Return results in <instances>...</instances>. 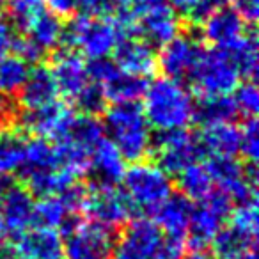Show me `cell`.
I'll list each match as a JSON object with an SVG mask.
<instances>
[{
  "label": "cell",
  "mask_w": 259,
  "mask_h": 259,
  "mask_svg": "<svg viewBox=\"0 0 259 259\" xmlns=\"http://www.w3.org/2000/svg\"><path fill=\"white\" fill-rule=\"evenodd\" d=\"M194 98L181 80L156 78L146 87L142 110L149 126L158 132L183 130L194 119Z\"/></svg>",
  "instance_id": "6da1fadb"
},
{
  "label": "cell",
  "mask_w": 259,
  "mask_h": 259,
  "mask_svg": "<svg viewBox=\"0 0 259 259\" xmlns=\"http://www.w3.org/2000/svg\"><path fill=\"white\" fill-rule=\"evenodd\" d=\"M103 130L108 141L115 146L124 160L142 162L151 153V126L137 101L115 103L105 112Z\"/></svg>",
  "instance_id": "7a4b0ae2"
},
{
  "label": "cell",
  "mask_w": 259,
  "mask_h": 259,
  "mask_svg": "<svg viewBox=\"0 0 259 259\" xmlns=\"http://www.w3.org/2000/svg\"><path fill=\"white\" fill-rule=\"evenodd\" d=\"M124 36H128V32L122 23L108 16L96 18L80 15L64 27V39L69 47L89 61L108 57Z\"/></svg>",
  "instance_id": "3957f363"
},
{
  "label": "cell",
  "mask_w": 259,
  "mask_h": 259,
  "mask_svg": "<svg viewBox=\"0 0 259 259\" xmlns=\"http://www.w3.org/2000/svg\"><path fill=\"white\" fill-rule=\"evenodd\" d=\"M124 194L135 208L156 209L170 194H172V181L170 176L156 163L135 162L122 176Z\"/></svg>",
  "instance_id": "277c9868"
},
{
  "label": "cell",
  "mask_w": 259,
  "mask_h": 259,
  "mask_svg": "<svg viewBox=\"0 0 259 259\" xmlns=\"http://www.w3.org/2000/svg\"><path fill=\"white\" fill-rule=\"evenodd\" d=\"M240 71L226 50H204L195 68L188 75V82L201 96L231 94L240 85Z\"/></svg>",
  "instance_id": "5b68a950"
},
{
  "label": "cell",
  "mask_w": 259,
  "mask_h": 259,
  "mask_svg": "<svg viewBox=\"0 0 259 259\" xmlns=\"http://www.w3.org/2000/svg\"><path fill=\"white\" fill-rule=\"evenodd\" d=\"M64 234V255L68 259H112L114 255L115 236L110 227L73 219Z\"/></svg>",
  "instance_id": "8992f818"
},
{
  "label": "cell",
  "mask_w": 259,
  "mask_h": 259,
  "mask_svg": "<svg viewBox=\"0 0 259 259\" xmlns=\"http://www.w3.org/2000/svg\"><path fill=\"white\" fill-rule=\"evenodd\" d=\"M233 211V201L222 190H211L202 201L194 206L188 224V243L194 248H204L211 243L226 219Z\"/></svg>",
  "instance_id": "52a82bcc"
},
{
  "label": "cell",
  "mask_w": 259,
  "mask_h": 259,
  "mask_svg": "<svg viewBox=\"0 0 259 259\" xmlns=\"http://www.w3.org/2000/svg\"><path fill=\"white\" fill-rule=\"evenodd\" d=\"M206 169H208L213 183L219 185V190L229 195L233 202L243 204V202L257 201L255 165H241L236 160V156L234 158L211 156L206 162Z\"/></svg>",
  "instance_id": "ba28073f"
},
{
  "label": "cell",
  "mask_w": 259,
  "mask_h": 259,
  "mask_svg": "<svg viewBox=\"0 0 259 259\" xmlns=\"http://www.w3.org/2000/svg\"><path fill=\"white\" fill-rule=\"evenodd\" d=\"M83 211L89 215L91 222L114 229L134 219L137 208L117 187H93L87 190Z\"/></svg>",
  "instance_id": "9c48e42d"
},
{
  "label": "cell",
  "mask_w": 259,
  "mask_h": 259,
  "mask_svg": "<svg viewBox=\"0 0 259 259\" xmlns=\"http://www.w3.org/2000/svg\"><path fill=\"white\" fill-rule=\"evenodd\" d=\"M151 151H155L158 160L156 165L162 167L169 176L180 174L202 155L197 137L188 134L187 128L160 132L158 137L153 139Z\"/></svg>",
  "instance_id": "30bf717a"
},
{
  "label": "cell",
  "mask_w": 259,
  "mask_h": 259,
  "mask_svg": "<svg viewBox=\"0 0 259 259\" xmlns=\"http://www.w3.org/2000/svg\"><path fill=\"white\" fill-rule=\"evenodd\" d=\"M163 234L153 220H130L124 233L115 240V259H153Z\"/></svg>",
  "instance_id": "8fae6325"
},
{
  "label": "cell",
  "mask_w": 259,
  "mask_h": 259,
  "mask_svg": "<svg viewBox=\"0 0 259 259\" xmlns=\"http://www.w3.org/2000/svg\"><path fill=\"white\" fill-rule=\"evenodd\" d=\"M75 119V112L68 103L57 100L37 110H27L22 115V126L29 134L47 141H62Z\"/></svg>",
  "instance_id": "7c38bea8"
},
{
  "label": "cell",
  "mask_w": 259,
  "mask_h": 259,
  "mask_svg": "<svg viewBox=\"0 0 259 259\" xmlns=\"http://www.w3.org/2000/svg\"><path fill=\"white\" fill-rule=\"evenodd\" d=\"M202 52H204V48L195 37L178 34L174 39H170L169 43L162 47V52L158 55V66L169 78H188L192 69L201 59Z\"/></svg>",
  "instance_id": "4fadbf2b"
},
{
  "label": "cell",
  "mask_w": 259,
  "mask_h": 259,
  "mask_svg": "<svg viewBox=\"0 0 259 259\" xmlns=\"http://www.w3.org/2000/svg\"><path fill=\"white\" fill-rule=\"evenodd\" d=\"M11 252L18 259H62L64 238L57 229L32 226L16 236Z\"/></svg>",
  "instance_id": "5bb4252c"
},
{
  "label": "cell",
  "mask_w": 259,
  "mask_h": 259,
  "mask_svg": "<svg viewBox=\"0 0 259 259\" xmlns=\"http://www.w3.org/2000/svg\"><path fill=\"white\" fill-rule=\"evenodd\" d=\"M247 32V22L226 6L201 22V37L219 50H229Z\"/></svg>",
  "instance_id": "9a60e30c"
},
{
  "label": "cell",
  "mask_w": 259,
  "mask_h": 259,
  "mask_svg": "<svg viewBox=\"0 0 259 259\" xmlns=\"http://www.w3.org/2000/svg\"><path fill=\"white\" fill-rule=\"evenodd\" d=\"M50 69L55 83H57L59 94H62L71 101L91 82L89 75H87V62L73 48L57 50Z\"/></svg>",
  "instance_id": "2e32d148"
},
{
  "label": "cell",
  "mask_w": 259,
  "mask_h": 259,
  "mask_svg": "<svg viewBox=\"0 0 259 259\" xmlns=\"http://www.w3.org/2000/svg\"><path fill=\"white\" fill-rule=\"evenodd\" d=\"M112 54H114L115 66L130 75L146 78L158 68V55L155 48L141 37L124 36Z\"/></svg>",
  "instance_id": "e0dca14e"
},
{
  "label": "cell",
  "mask_w": 259,
  "mask_h": 259,
  "mask_svg": "<svg viewBox=\"0 0 259 259\" xmlns=\"http://www.w3.org/2000/svg\"><path fill=\"white\" fill-rule=\"evenodd\" d=\"M141 34V39L148 41L151 47H163L180 34V20L167 2H162L155 9L144 15L134 27Z\"/></svg>",
  "instance_id": "ac0fdd59"
},
{
  "label": "cell",
  "mask_w": 259,
  "mask_h": 259,
  "mask_svg": "<svg viewBox=\"0 0 259 259\" xmlns=\"http://www.w3.org/2000/svg\"><path fill=\"white\" fill-rule=\"evenodd\" d=\"M126 170V160L108 139H103L93 149L89 158V170L93 187H117Z\"/></svg>",
  "instance_id": "d6986e66"
},
{
  "label": "cell",
  "mask_w": 259,
  "mask_h": 259,
  "mask_svg": "<svg viewBox=\"0 0 259 259\" xmlns=\"http://www.w3.org/2000/svg\"><path fill=\"white\" fill-rule=\"evenodd\" d=\"M34 206L36 202L32 199V194L18 185H15L0 199V211H2L8 234L18 236L20 233L34 226Z\"/></svg>",
  "instance_id": "ffe728a7"
},
{
  "label": "cell",
  "mask_w": 259,
  "mask_h": 259,
  "mask_svg": "<svg viewBox=\"0 0 259 259\" xmlns=\"http://www.w3.org/2000/svg\"><path fill=\"white\" fill-rule=\"evenodd\" d=\"M199 148L202 155L211 156H234L240 153L241 146V128L231 122H219V124L204 126L201 135L197 137Z\"/></svg>",
  "instance_id": "44dd1931"
},
{
  "label": "cell",
  "mask_w": 259,
  "mask_h": 259,
  "mask_svg": "<svg viewBox=\"0 0 259 259\" xmlns=\"http://www.w3.org/2000/svg\"><path fill=\"white\" fill-rule=\"evenodd\" d=\"M20 105L27 110H37L41 107L54 103L59 100L57 83L52 75V69L47 66H36L30 68L25 83L20 89Z\"/></svg>",
  "instance_id": "7402d4cb"
},
{
  "label": "cell",
  "mask_w": 259,
  "mask_h": 259,
  "mask_svg": "<svg viewBox=\"0 0 259 259\" xmlns=\"http://www.w3.org/2000/svg\"><path fill=\"white\" fill-rule=\"evenodd\" d=\"M194 202L187 199L183 194H170L156 209H153L155 220L162 233L167 236H180L185 238L190 224Z\"/></svg>",
  "instance_id": "603a6c76"
},
{
  "label": "cell",
  "mask_w": 259,
  "mask_h": 259,
  "mask_svg": "<svg viewBox=\"0 0 259 259\" xmlns=\"http://www.w3.org/2000/svg\"><path fill=\"white\" fill-rule=\"evenodd\" d=\"M22 30L25 32L27 39H30L34 45H37L45 54L57 48L59 43L64 39L62 20L57 15H54L52 11H48L47 8L34 13L27 20L25 25L22 27Z\"/></svg>",
  "instance_id": "cb8c5ba5"
},
{
  "label": "cell",
  "mask_w": 259,
  "mask_h": 259,
  "mask_svg": "<svg viewBox=\"0 0 259 259\" xmlns=\"http://www.w3.org/2000/svg\"><path fill=\"white\" fill-rule=\"evenodd\" d=\"M100 87L103 89L107 101L110 100L114 103H132L144 96L148 82L142 76L130 75L115 66V69L100 83Z\"/></svg>",
  "instance_id": "d4e9b609"
},
{
  "label": "cell",
  "mask_w": 259,
  "mask_h": 259,
  "mask_svg": "<svg viewBox=\"0 0 259 259\" xmlns=\"http://www.w3.org/2000/svg\"><path fill=\"white\" fill-rule=\"evenodd\" d=\"M57 167L61 165H59L55 144H50V141L41 137H34L25 141V155H23V162L18 169L20 176L23 180L36 172L57 169Z\"/></svg>",
  "instance_id": "484cf974"
},
{
  "label": "cell",
  "mask_w": 259,
  "mask_h": 259,
  "mask_svg": "<svg viewBox=\"0 0 259 259\" xmlns=\"http://www.w3.org/2000/svg\"><path fill=\"white\" fill-rule=\"evenodd\" d=\"M238 115L236 105L231 94L219 96H201V100L194 103V119L204 126L231 122Z\"/></svg>",
  "instance_id": "4316f807"
},
{
  "label": "cell",
  "mask_w": 259,
  "mask_h": 259,
  "mask_svg": "<svg viewBox=\"0 0 259 259\" xmlns=\"http://www.w3.org/2000/svg\"><path fill=\"white\" fill-rule=\"evenodd\" d=\"M105 139L103 124L96 119V115H75L68 134L62 139L68 144L75 146L76 149L91 155L93 149Z\"/></svg>",
  "instance_id": "83f0119b"
},
{
  "label": "cell",
  "mask_w": 259,
  "mask_h": 259,
  "mask_svg": "<svg viewBox=\"0 0 259 259\" xmlns=\"http://www.w3.org/2000/svg\"><path fill=\"white\" fill-rule=\"evenodd\" d=\"M27 183V190L32 195L39 197H50V195H61L62 192L68 190L71 185L76 183V176L69 170L57 167V169L43 170L36 172L32 176L23 180Z\"/></svg>",
  "instance_id": "f1b7e54d"
},
{
  "label": "cell",
  "mask_w": 259,
  "mask_h": 259,
  "mask_svg": "<svg viewBox=\"0 0 259 259\" xmlns=\"http://www.w3.org/2000/svg\"><path fill=\"white\" fill-rule=\"evenodd\" d=\"M73 219H75V213H71L61 195L41 197V201L34 206V226L64 231V227Z\"/></svg>",
  "instance_id": "f546056e"
},
{
  "label": "cell",
  "mask_w": 259,
  "mask_h": 259,
  "mask_svg": "<svg viewBox=\"0 0 259 259\" xmlns=\"http://www.w3.org/2000/svg\"><path fill=\"white\" fill-rule=\"evenodd\" d=\"M178 185H180L181 194L192 202L202 201L211 190H215V183H213L211 176H209L206 163H192L187 169H183L178 174Z\"/></svg>",
  "instance_id": "4dcf8cb0"
},
{
  "label": "cell",
  "mask_w": 259,
  "mask_h": 259,
  "mask_svg": "<svg viewBox=\"0 0 259 259\" xmlns=\"http://www.w3.org/2000/svg\"><path fill=\"white\" fill-rule=\"evenodd\" d=\"M213 254L219 259H231L238 255L240 252L248 250L255 247V236L243 233L241 229L234 226H227L217 233V236L211 240Z\"/></svg>",
  "instance_id": "1f68e13d"
},
{
  "label": "cell",
  "mask_w": 259,
  "mask_h": 259,
  "mask_svg": "<svg viewBox=\"0 0 259 259\" xmlns=\"http://www.w3.org/2000/svg\"><path fill=\"white\" fill-rule=\"evenodd\" d=\"M229 57L233 59L234 66L238 68L241 76L245 80H254L257 75V41L254 34H245L234 47L226 50Z\"/></svg>",
  "instance_id": "d6a6232c"
},
{
  "label": "cell",
  "mask_w": 259,
  "mask_h": 259,
  "mask_svg": "<svg viewBox=\"0 0 259 259\" xmlns=\"http://www.w3.org/2000/svg\"><path fill=\"white\" fill-rule=\"evenodd\" d=\"M30 68L18 55H8L0 61V94L15 96L25 83Z\"/></svg>",
  "instance_id": "836d02e7"
},
{
  "label": "cell",
  "mask_w": 259,
  "mask_h": 259,
  "mask_svg": "<svg viewBox=\"0 0 259 259\" xmlns=\"http://www.w3.org/2000/svg\"><path fill=\"white\" fill-rule=\"evenodd\" d=\"M25 155V139L15 132H0V172L13 174L20 169Z\"/></svg>",
  "instance_id": "e575fe53"
},
{
  "label": "cell",
  "mask_w": 259,
  "mask_h": 259,
  "mask_svg": "<svg viewBox=\"0 0 259 259\" xmlns=\"http://www.w3.org/2000/svg\"><path fill=\"white\" fill-rule=\"evenodd\" d=\"M165 0H117V9H119V22L126 29V32H132L135 23L148 15L151 9L160 6Z\"/></svg>",
  "instance_id": "d590c367"
},
{
  "label": "cell",
  "mask_w": 259,
  "mask_h": 259,
  "mask_svg": "<svg viewBox=\"0 0 259 259\" xmlns=\"http://www.w3.org/2000/svg\"><path fill=\"white\" fill-rule=\"evenodd\" d=\"M233 93V100L234 105H236L238 114L245 115V119L255 117V114L259 110V91L255 87L254 80H247L245 83L238 85Z\"/></svg>",
  "instance_id": "8d00e7d4"
},
{
  "label": "cell",
  "mask_w": 259,
  "mask_h": 259,
  "mask_svg": "<svg viewBox=\"0 0 259 259\" xmlns=\"http://www.w3.org/2000/svg\"><path fill=\"white\" fill-rule=\"evenodd\" d=\"M73 103H75L85 115H96L105 110L107 98H105L103 89H101L98 83L89 82L80 91L78 96L73 100Z\"/></svg>",
  "instance_id": "74e56055"
},
{
  "label": "cell",
  "mask_w": 259,
  "mask_h": 259,
  "mask_svg": "<svg viewBox=\"0 0 259 259\" xmlns=\"http://www.w3.org/2000/svg\"><path fill=\"white\" fill-rule=\"evenodd\" d=\"M240 153L245 156L248 165H255L259 158V124L255 117L245 119V124L241 128Z\"/></svg>",
  "instance_id": "f35d334b"
},
{
  "label": "cell",
  "mask_w": 259,
  "mask_h": 259,
  "mask_svg": "<svg viewBox=\"0 0 259 259\" xmlns=\"http://www.w3.org/2000/svg\"><path fill=\"white\" fill-rule=\"evenodd\" d=\"M229 217L231 226L238 227V229H241L247 234H252V236H257V201L238 204V208H234Z\"/></svg>",
  "instance_id": "ab89813d"
},
{
  "label": "cell",
  "mask_w": 259,
  "mask_h": 259,
  "mask_svg": "<svg viewBox=\"0 0 259 259\" xmlns=\"http://www.w3.org/2000/svg\"><path fill=\"white\" fill-rule=\"evenodd\" d=\"M8 4L9 16L13 20V25L22 30V27L27 23V20L45 8V0H4Z\"/></svg>",
  "instance_id": "60d3db41"
},
{
  "label": "cell",
  "mask_w": 259,
  "mask_h": 259,
  "mask_svg": "<svg viewBox=\"0 0 259 259\" xmlns=\"http://www.w3.org/2000/svg\"><path fill=\"white\" fill-rule=\"evenodd\" d=\"M187 254L185 238L180 236H163L153 259H183Z\"/></svg>",
  "instance_id": "b9f144b4"
},
{
  "label": "cell",
  "mask_w": 259,
  "mask_h": 259,
  "mask_svg": "<svg viewBox=\"0 0 259 259\" xmlns=\"http://www.w3.org/2000/svg\"><path fill=\"white\" fill-rule=\"evenodd\" d=\"M76 9L85 16L103 18L117 11V0H76Z\"/></svg>",
  "instance_id": "7bdbcfd3"
},
{
  "label": "cell",
  "mask_w": 259,
  "mask_h": 259,
  "mask_svg": "<svg viewBox=\"0 0 259 259\" xmlns=\"http://www.w3.org/2000/svg\"><path fill=\"white\" fill-rule=\"evenodd\" d=\"M13 50L16 52L20 59L27 62V64H34V62L41 61V57L45 55V52L41 50L37 45H34L30 39H27L25 36L23 37H16L15 43H13Z\"/></svg>",
  "instance_id": "ee69618b"
},
{
  "label": "cell",
  "mask_w": 259,
  "mask_h": 259,
  "mask_svg": "<svg viewBox=\"0 0 259 259\" xmlns=\"http://www.w3.org/2000/svg\"><path fill=\"white\" fill-rule=\"evenodd\" d=\"M224 6H226V0H199L188 16H190L194 22L201 23L202 20H206L209 15H213V13L219 11V9H222Z\"/></svg>",
  "instance_id": "f6af8a7d"
},
{
  "label": "cell",
  "mask_w": 259,
  "mask_h": 259,
  "mask_svg": "<svg viewBox=\"0 0 259 259\" xmlns=\"http://www.w3.org/2000/svg\"><path fill=\"white\" fill-rule=\"evenodd\" d=\"M231 8L247 23H255L259 15V0H229Z\"/></svg>",
  "instance_id": "bcb514c9"
},
{
  "label": "cell",
  "mask_w": 259,
  "mask_h": 259,
  "mask_svg": "<svg viewBox=\"0 0 259 259\" xmlns=\"http://www.w3.org/2000/svg\"><path fill=\"white\" fill-rule=\"evenodd\" d=\"M16 39V34L13 25L0 16V61L4 57H8L9 52L13 50V43Z\"/></svg>",
  "instance_id": "7dc6e473"
},
{
  "label": "cell",
  "mask_w": 259,
  "mask_h": 259,
  "mask_svg": "<svg viewBox=\"0 0 259 259\" xmlns=\"http://www.w3.org/2000/svg\"><path fill=\"white\" fill-rule=\"evenodd\" d=\"M45 4L48 6V11L57 15L59 18L73 15L76 9V0H45Z\"/></svg>",
  "instance_id": "c3c4849f"
},
{
  "label": "cell",
  "mask_w": 259,
  "mask_h": 259,
  "mask_svg": "<svg viewBox=\"0 0 259 259\" xmlns=\"http://www.w3.org/2000/svg\"><path fill=\"white\" fill-rule=\"evenodd\" d=\"M199 0H167V4L178 13H185V15H190V11L195 8Z\"/></svg>",
  "instance_id": "681fc988"
},
{
  "label": "cell",
  "mask_w": 259,
  "mask_h": 259,
  "mask_svg": "<svg viewBox=\"0 0 259 259\" xmlns=\"http://www.w3.org/2000/svg\"><path fill=\"white\" fill-rule=\"evenodd\" d=\"M183 259H219L213 252L206 250V248H194L192 252L185 254Z\"/></svg>",
  "instance_id": "f907efd6"
},
{
  "label": "cell",
  "mask_w": 259,
  "mask_h": 259,
  "mask_svg": "<svg viewBox=\"0 0 259 259\" xmlns=\"http://www.w3.org/2000/svg\"><path fill=\"white\" fill-rule=\"evenodd\" d=\"M15 187V180L11 174H2L0 172V199L4 197L11 188Z\"/></svg>",
  "instance_id": "816d5d0a"
},
{
  "label": "cell",
  "mask_w": 259,
  "mask_h": 259,
  "mask_svg": "<svg viewBox=\"0 0 259 259\" xmlns=\"http://www.w3.org/2000/svg\"><path fill=\"white\" fill-rule=\"evenodd\" d=\"M231 259H257V254H255V247L254 248H248V250L240 252V254L234 255V257H231Z\"/></svg>",
  "instance_id": "f5cc1de1"
},
{
  "label": "cell",
  "mask_w": 259,
  "mask_h": 259,
  "mask_svg": "<svg viewBox=\"0 0 259 259\" xmlns=\"http://www.w3.org/2000/svg\"><path fill=\"white\" fill-rule=\"evenodd\" d=\"M0 259H18V257H16L11 250H4V252H0Z\"/></svg>",
  "instance_id": "db71d44e"
},
{
  "label": "cell",
  "mask_w": 259,
  "mask_h": 259,
  "mask_svg": "<svg viewBox=\"0 0 259 259\" xmlns=\"http://www.w3.org/2000/svg\"><path fill=\"white\" fill-rule=\"evenodd\" d=\"M8 234L6 231V226H4V219H2V211H0V238H4Z\"/></svg>",
  "instance_id": "11a10c76"
},
{
  "label": "cell",
  "mask_w": 259,
  "mask_h": 259,
  "mask_svg": "<svg viewBox=\"0 0 259 259\" xmlns=\"http://www.w3.org/2000/svg\"><path fill=\"white\" fill-rule=\"evenodd\" d=\"M2 6H4V0H0V8H2Z\"/></svg>",
  "instance_id": "9f6ffc18"
}]
</instances>
